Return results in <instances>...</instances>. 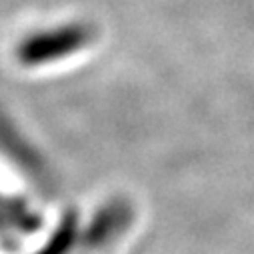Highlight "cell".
Instances as JSON below:
<instances>
[{
  "mask_svg": "<svg viewBox=\"0 0 254 254\" xmlns=\"http://www.w3.org/2000/svg\"><path fill=\"white\" fill-rule=\"evenodd\" d=\"M94 38V28L88 24H64L40 34L28 36L18 50V56L24 64H42L62 56H68Z\"/></svg>",
  "mask_w": 254,
  "mask_h": 254,
  "instance_id": "cell-1",
  "label": "cell"
}]
</instances>
